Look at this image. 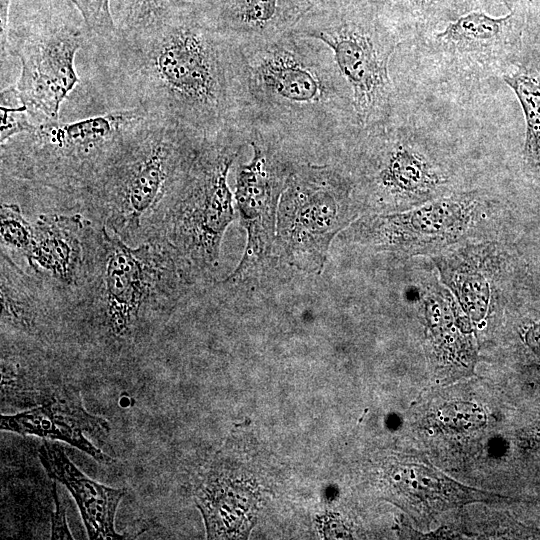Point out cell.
I'll return each mask as SVG.
<instances>
[{
    "mask_svg": "<svg viewBox=\"0 0 540 540\" xmlns=\"http://www.w3.org/2000/svg\"><path fill=\"white\" fill-rule=\"evenodd\" d=\"M1 245L27 258L34 243V228L15 203H2L0 210Z\"/></svg>",
    "mask_w": 540,
    "mask_h": 540,
    "instance_id": "obj_21",
    "label": "cell"
},
{
    "mask_svg": "<svg viewBox=\"0 0 540 540\" xmlns=\"http://www.w3.org/2000/svg\"><path fill=\"white\" fill-rule=\"evenodd\" d=\"M252 158L236 171L234 199L247 233L243 257L225 282L244 281L271 265L276 251V221L281 194L302 154L277 135L247 124Z\"/></svg>",
    "mask_w": 540,
    "mask_h": 540,
    "instance_id": "obj_11",
    "label": "cell"
},
{
    "mask_svg": "<svg viewBox=\"0 0 540 540\" xmlns=\"http://www.w3.org/2000/svg\"><path fill=\"white\" fill-rule=\"evenodd\" d=\"M196 8L215 29L236 40L281 32L280 0H199Z\"/></svg>",
    "mask_w": 540,
    "mask_h": 540,
    "instance_id": "obj_17",
    "label": "cell"
},
{
    "mask_svg": "<svg viewBox=\"0 0 540 540\" xmlns=\"http://www.w3.org/2000/svg\"><path fill=\"white\" fill-rule=\"evenodd\" d=\"M527 341L531 347L540 352V326H534L529 330Z\"/></svg>",
    "mask_w": 540,
    "mask_h": 540,
    "instance_id": "obj_27",
    "label": "cell"
},
{
    "mask_svg": "<svg viewBox=\"0 0 540 540\" xmlns=\"http://www.w3.org/2000/svg\"><path fill=\"white\" fill-rule=\"evenodd\" d=\"M48 476L64 485L73 496L89 539H123L114 527L118 505L125 489L108 487L84 474L57 444L44 441L38 449Z\"/></svg>",
    "mask_w": 540,
    "mask_h": 540,
    "instance_id": "obj_16",
    "label": "cell"
},
{
    "mask_svg": "<svg viewBox=\"0 0 540 540\" xmlns=\"http://www.w3.org/2000/svg\"><path fill=\"white\" fill-rule=\"evenodd\" d=\"M396 0H280V29L291 30L307 14L342 3L394 5Z\"/></svg>",
    "mask_w": 540,
    "mask_h": 540,
    "instance_id": "obj_23",
    "label": "cell"
},
{
    "mask_svg": "<svg viewBox=\"0 0 540 540\" xmlns=\"http://www.w3.org/2000/svg\"><path fill=\"white\" fill-rule=\"evenodd\" d=\"M246 144L244 127L206 134L159 214L156 238L171 248L189 281L218 264L224 233L235 219L228 172Z\"/></svg>",
    "mask_w": 540,
    "mask_h": 540,
    "instance_id": "obj_5",
    "label": "cell"
},
{
    "mask_svg": "<svg viewBox=\"0 0 540 540\" xmlns=\"http://www.w3.org/2000/svg\"><path fill=\"white\" fill-rule=\"evenodd\" d=\"M148 116L131 106L72 122H41L1 145L2 173L71 194Z\"/></svg>",
    "mask_w": 540,
    "mask_h": 540,
    "instance_id": "obj_6",
    "label": "cell"
},
{
    "mask_svg": "<svg viewBox=\"0 0 540 540\" xmlns=\"http://www.w3.org/2000/svg\"><path fill=\"white\" fill-rule=\"evenodd\" d=\"M290 31L327 47L359 131L397 114L390 63L404 36L413 31L394 5L336 4L307 14Z\"/></svg>",
    "mask_w": 540,
    "mask_h": 540,
    "instance_id": "obj_4",
    "label": "cell"
},
{
    "mask_svg": "<svg viewBox=\"0 0 540 540\" xmlns=\"http://www.w3.org/2000/svg\"><path fill=\"white\" fill-rule=\"evenodd\" d=\"M482 0H396L394 6L418 36L435 30L462 13L477 6Z\"/></svg>",
    "mask_w": 540,
    "mask_h": 540,
    "instance_id": "obj_20",
    "label": "cell"
},
{
    "mask_svg": "<svg viewBox=\"0 0 540 540\" xmlns=\"http://www.w3.org/2000/svg\"><path fill=\"white\" fill-rule=\"evenodd\" d=\"M11 0H0V20H1V57H3L7 42L9 29V9Z\"/></svg>",
    "mask_w": 540,
    "mask_h": 540,
    "instance_id": "obj_25",
    "label": "cell"
},
{
    "mask_svg": "<svg viewBox=\"0 0 540 540\" xmlns=\"http://www.w3.org/2000/svg\"><path fill=\"white\" fill-rule=\"evenodd\" d=\"M79 11L84 22L96 38L109 41L117 34L113 18L112 0H68Z\"/></svg>",
    "mask_w": 540,
    "mask_h": 540,
    "instance_id": "obj_22",
    "label": "cell"
},
{
    "mask_svg": "<svg viewBox=\"0 0 540 540\" xmlns=\"http://www.w3.org/2000/svg\"><path fill=\"white\" fill-rule=\"evenodd\" d=\"M501 76L513 90L524 114V160L531 170L540 174V70L533 62H515Z\"/></svg>",
    "mask_w": 540,
    "mask_h": 540,
    "instance_id": "obj_18",
    "label": "cell"
},
{
    "mask_svg": "<svg viewBox=\"0 0 540 540\" xmlns=\"http://www.w3.org/2000/svg\"><path fill=\"white\" fill-rule=\"evenodd\" d=\"M52 497L55 509L51 516V539H73L69 530L65 508L58 496L56 484H52Z\"/></svg>",
    "mask_w": 540,
    "mask_h": 540,
    "instance_id": "obj_24",
    "label": "cell"
},
{
    "mask_svg": "<svg viewBox=\"0 0 540 540\" xmlns=\"http://www.w3.org/2000/svg\"><path fill=\"white\" fill-rule=\"evenodd\" d=\"M540 1V0H539Z\"/></svg>",
    "mask_w": 540,
    "mask_h": 540,
    "instance_id": "obj_29",
    "label": "cell"
},
{
    "mask_svg": "<svg viewBox=\"0 0 540 540\" xmlns=\"http://www.w3.org/2000/svg\"><path fill=\"white\" fill-rule=\"evenodd\" d=\"M526 20L529 24L540 28V1L530 0L527 8Z\"/></svg>",
    "mask_w": 540,
    "mask_h": 540,
    "instance_id": "obj_26",
    "label": "cell"
},
{
    "mask_svg": "<svg viewBox=\"0 0 540 540\" xmlns=\"http://www.w3.org/2000/svg\"><path fill=\"white\" fill-rule=\"evenodd\" d=\"M89 276L96 309L115 338L132 334L147 309L179 296L190 282L163 240L151 238L131 247L105 226Z\"/></svg>",
    "mask_w": 540,
    "mask_h": 540,
    "instance_id": "obj_9",
    "label": "cell"
},
{
    "mask_svg": "<svg viewBox=\"0 0 540 540\" xmlns=\"http://www.w3.org/2000/svg\"><path fill=\"white\" fill-rule=\"evenodd\" d=\"M481 198L476 192L438 197L421 207L361 218L351 238L379 251L419 252L457 242L471 226Z\"/></svg>",
    "mask_w": 540,
    "mask_h": 540,
    "instance_id": "obj_13",
    "label": "cell"
},
{
    "mask_svg": "<svg viewBox=\"0 0 540 540\" xmlns=\"http://www.w3.org/2000/svg\"><path fill=\"white\" fill-rule=\"evenodd\" d=\"M205 135L149 114L72 194L103 212L105 227L129 243L145 221L159 215Z\"/></svg>",
    "mask_w": 540,
    "mask_h": 540,
    "instance_id": "obj_3",
    "label": "cell"
},
{
    "mask_svg": "<svg viewBox=\"0 0 540 540\" xmlns=\"http://www.w3.org/2000/svg\"><path fill=\"white\" fill-rule=\"evenodd\" d=\"M95 37L68 0H45L9 24L5 52L17 57L21 72L5 88L37 123L60 120L59 111L79 83L76 53Z\"/></svg>",
    "mask_w": 540,
    "mask_h": 540,
    "instance_id": "obj_7",
    "label": "cell"
},
{
    "mask_svg": "<svg viewBox=\"0 0 540 540\" xmlns=\"http://www.w3.org/2000/svg\"><path fill=\"white\" fill-rule=\"evenodd\" d=\"M199 0H112L117 33L135 36L150 32L177 15L193 9Z\"/></svg>",
    "mask_w": 540,
    "mask_h": 540,
    "instance_id": "obj_19",
    "label": "cell"
},
{
    "mask_svg": "<svg viewBox=\"0 0 540 540\" xmlns=\"http://www.w3.org/2000/svg\"><path fill=\"white\" fill-rule=\"evenodd\" d=\"M237 44L245 125L274 133L307 158L334 155L359 131L323 43L288 30Z\"/></svg>",
    "mask_w": 540,
    "mask_h": 540,
    "instance_id": "obj_2",
    "label": "cell"
},
{
    "mask_svg": "<svg viewBox=\"0 0 540 540\" xmlns=\"http://www.w3.org/2000/svg\"><path fill=\"white\" fill-rule=\"evenodd\" d=\"M0 429L20 435L60 440L100 463L109 464L112 461L86 436L87 433L97 437L106 435L109 423L88 412L79 393L74 390H58L39 406L13 415H1Z\"/></svg>",
    "mask_w": 540,
    "mask_h": 540,
    "instance_id": "obj_15",
    "label": "cell"
},
{
    "mask_svg": "<svg viewBox=\"0 0 540 540\" xmlns=\"http://www.w3.org/2000/svg\"><path fill=\"white\" fill-rule=\"evenodd\" d=\"M484 3L493 2L503 5L508 11L520 5L528 3L530 0H482Z\"/></svg>",
    "mask_w": 540,
    "mask_h": 540,
    "instance_id": "obj_28",
    "label": "cell"
},
{
    "mask_svg": "<svg viewBox=\"0 0 540 540\" xmlns=\"http://www.w3.org/2000/svg\"><path fill=\"white\" fill-rule=\"evenodd\" d=\"M341 151L346 157L338 160L352 180L356 199L378 210L439 196L449 182L444 166L397 114L358 131Z\"/></svg>",
    "mask_w": 540,
    "mask_h": 540,
    "instance_id": "obj_10",
    "label": "cell"
},
{
    "mask_svg": "<svg viewBox=\"0 0 540 540\" xmlns=\"http://www.w3.org/2000/svg\"><path fill=\"white\" fill-rule=\"evenodd\" d=\"M34 243L26 258L62 286H79L90 275L99 233L79 214H41L34 225Z\"/></svg>",
    "mask_w": 540,
    "mask_h": 540,
    "instance_id": "obj_14",
    "label": "cell"
},
{
    "mask_svg": "<svg viewBox=\"0 0 540 540\" xmlns=\"http://www.w3.org/2000/svg\"><path fill=\"white\" fill-rule=\"evenodd\" d=\"M103 42L132 106L201 134L245 126L237 40L196 7L150 32Z\"/></svg>",
    "mask_w": 540,
    "mask_h": 540,
    "instance_id": "obj_1",
    "label": "cell"
},
{
    "mask_svg": "<svg viewBox=\"0 0 540 540\" xmlns=\"http://www.w3.org/2000/svg\"><path fill=\"white\" fill-rule=\"evenodd\" d=\"M529 2L501 16L477 6L418 35L420 43L433 60L461 76L502 75L516 62Z\"/></svg>",
    "mask_w": 540,
    "mask_h": 540,
    "instance_id": "obj_12",
    "label": "cell"
},
{
    "mask_svg": "<svg viewBox=\"0 0 540 540\" xmlns=\"http://www.w3.org/2000/svg\"><path fill=\"white\" fill-rule=\"evenodd\" d=\"M352 180L338 159H299L281 194L276 221V253L289 266L322 272L333 238L356 217Z\"/></svg>",
    "mask_w": 540,
    "mask_h": 540,
    "instance_id": "obj_8",
    "label": "cell"
}]
</instances>
